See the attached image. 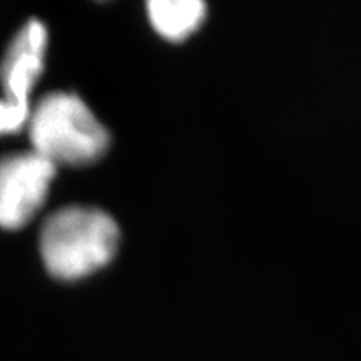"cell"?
<instances>
[{"label": "cell", "instance_id": "obj_3", "mask_svg": "<svg viewBox=\"0 0 361 361\" xmlns=\"http://www.w3.org/2000/svg\"><path fill=\"white\" fill-rule=\"evenodd\" d=\"M47 29L40 20H29L12 39L0 64L6 97L0 99V134H16L30 116L29 97L44 71Z\"/></svg>", "mask_w": 361, "mask_h": 361}, {"label": "cell", "instance_id": "obj_2", "mask_svg": "<svg viewBox=\"0 0 361 361\" xmlns=\"http://www.w3.org/2000/svg\"><path fill=\"white\" fill-rule=\"evenodd\" d=\"M32 151L54 166L92 164L106 154L109 133L82 99L71 92H49L30 109Z\"/></svg>", "mask_w": 361, "mask_h": 361}, {"label": "cell", "instance_id": "obj_4", "mask_svg": "<svg viewBox=\"0 0 361 361\" xmlns=\"http://www.w3.org/2000/svg\"><path fill=\"white\" fill-rule=\"evenodd\" d=\"M57 168L35 151L0 157V226L20 229L47 200Z\"/></svg>", "mask_w": 361, "mask_h": 361}, {"label": "cell", "instance_id": "obj_1", "mask_svg": "<svg viewBox=\"0 0 361 361\" xmlns=\"http://www.w3.org/2000/svg\"><path fill=\"white\" fill-rule=\"evenodd\" d=\"M39 246L49 273L74 281L111 263L119 247V228L97 207L66 206L44 221Z\"/></svg>", "mask_w": 361, "mask_h": 361}, {"label": "cell", "instance_id": "obj_5", "mask_svg": "<svg viewBox=\"0 0 361 361\" xmlns=\"http://www.w3.org/2000/svg\"><path fill=\"white\" fill-rule=\"evenodd\" d=\"M147 11L154 29L169 40L189 37L206 16V6L200 0H152Z\"/></svg>", "mask_w": 361, "mask_h": 361}]
</instances>
